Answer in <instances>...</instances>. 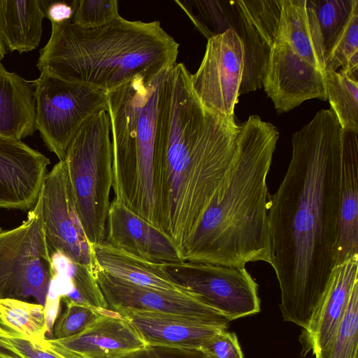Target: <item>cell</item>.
I'll use <instances>...</instances> for the list:
<instances>
[{"label": "cell", "mask_w": 358, "mask_h": 358, "mask_svg": "<svg viewBox=\"0 0 358 358\" xmlns=\"http://www.w3.org/2000/svg\"><path fill=\"white\" fill-rule=\"evenodd\" d=\"M244 67L242 41L231 29L208 39L198 70L191 74L192 89L210 111L235 118Z\"/></svg>", "instance_id": "obj_12"}, {"label": "cell", "mask_w": 358, "mask_h": 358, "mask_svg": "<svg viewBox=\"0 0 358 358\" xmlns=\"http://www.w3.org/2000/svg\"><path fill=\"white\" fill-rule=\"evenodd\" d=\"M34 86L36 130L48 150L64 160L82 126L96 113L106 111V92L47 74H40Z\"/></svg>", "instance_id": "obj_9"}, {"label": "cell", "mask_w": 358, "mask_h": 358, "mask_svg": "<svg viewBox=\"0 0 358 358\" xmlns=\"http://www.w3.org/2000/svg\"><path fill=\"white\" fill-rule=\"evenodd\" d=\"M358 284V258L334 267L324 294L301 336L303 354H315L334 337L347 310L351 294Z\"/></svg>", "instance_id": "obj_19"}, {"label": "cell", "mask_w": 358, "mask_h": 358, "mask_svg": "<svg viewBox=\"0 0 358 358\" xmlns=\"http://www.w3.org/2000/svg\"><path fill=\"white\" fill-rule=\"evenodd\" d=\"M51 0H0V33L6 48L19 54L35 50Z\"/></svg>", "instance_id": "obj_23"}, {"label": "cell", "mask_w": 358, "mask_h": 358, "mask_svg": "<svg viewBox=\"0 0 358 358\" xmlns=\"http://www.w3.org/2000/svg\"><path fill=\"white\" fill-rule=\"evenodd\" d=\"M6 54V48L0 33V62L4 58Z\"/></svg>", "instance_id": "obj_37"}, {"label": "cell", "mask_w": 358, "mask_h": 358, "mask_svg": "<svg viewBox=\"0 0 358 358\" xmlns=\"http://www.w3.org/2000/svg\"><path fill=\"white\" fill-rule=\"evenodd\" d=\"M358 284L351 294L345 313L330 341L314 354L315 358H358Z\"/></svg>", "instance_id": "obj_26"}, {"label": "cell", "mask_w": 358, "mask_h": 358, "mask_svg": "<svg viewBox=\"0 0 358 358\" xmlns=\"http://www.w3.org/2000/svg\"><path fill=\"white\" fill-rule=\"evenodd\" d=\"M51 24L36 64L41 74L107 92L176 63L179 44L158 21H130L120 15L92 28L71 20Z\"/></svg>", "instance_id": "obj_4"}, {"label": "cell", "mask_w": 358, "mask_h": 358, "mask_svg": "<svg viewBox=\"0 0 358 358\" xmlns=\"http://www.w3.org/2000/svg\"><path fill=\"white\" fill-rule=\"evenodd\" d=\"M163 268L229 321L260 311L258 285L245 268L182 262L164 263Z\"/></svg>", "instance_id": "obj_10"}, {"label": "cell", "mask_w": 358, "mask_h": 358, "mask_svg": "<svg viewBox=\"0 0 358 358\" xmlns=\"http://www.w3.org/2000/svg\"><path fill=\"white\" fill-rule=\"evenodd\" d=\"M307 3L316 14L327 54L345 27L358 0H307Z\"/></svg>", "instance_id": "obj_28"}, {"label": "cell", "mask_w": 358, "mask_h": 358, "mask_svg": "<svg viewBox=\"0 0 358 358\" xmlns=\"http://www.w3.org/2000/svg\"><path fill=\"white\" fill-rule=\"evenodd\" d=\"M175 2L207 39L227 30L228 1L176 0Z\"/></svg>", "instance_id": "obj_29"}, {"label": "cell", "mask_w": 358, "mask_h": 358, "mask_svg": "<svg viewBox=\"0 0 358 358\" xmlns=\"http://www.w3.org/2000/svg\"><path fill=\"white\" fill-rule=\"evenodd\" d=\"M127 358H207L199 350H180L157 347H146Z\"/></svg>", "instance_id": "obj_33"}, {"label": "cell", "mask_w": 358, "mask_h": 358, "mask_svg": "<svg viewBox=\"0 0 358 358\" xmlns=\"http://www.w3.org/2000/svg\"><path fill=\"white\" fill-rule=\"evenodd\" d=\"M340 67L358 74V5L326 54L324 75Z\"/></svg>", "instance_id": "obj_27"}, {"label": "cell", "mask_w": 358, "mask_h": 358, "mask_svg": "<svg viewBox=\"0 0 358 358\" xmlns=\"http://www.w3.org/2000/svg\"><path fill=\"white\" fill-rule=\"evenodd\" d=\"M358 258V134L345 131L340 174L335 266Z\"/></svg>", "instance_id": "obj_20"}, {"label": "cell", "mask_w": 358, "mask_h": 358, "mask_svg": "<svg viewBox=\"0 0 358 358\" xmlns=\"http://www.w3.org/2000/svg\"><path fill=\"white\" fill-rule=\"evenodd\" d=\"M75 8V0L68 3L64 1L51 0L46 11V17L51 23L60 24L71 20Z\"/></svg>", "instance_id": "obj_35"}, {"label": "cell", "mask_w": 358, "mask_h": 358, "mask_svg": "<svg viewBox=\"0 0 358 358\" xmlns=\"http://www.w3.org/2000/svg\"><path fill=\"white\" fill-rule=\"evenodd\" d=\"M281 6V0L228 1L227 29L234 31L244 48V67L239 95L262 87L277 36Z\"/></svg>", "instance_id": "obj_13"}, {"label": "cell", "mask_w": 358, "mask_h": 358, "mask_svg": "<svg viewBox=\"0 0 358 358\" xmlns=\"http://www.w3.org/2000/svg\"><path fill=\"white\" fill-rule=\"evenodd\" d=\"M277 36L262 81L278 113L305 101L327 100L325 48L316 14L307 0H281Z\"/></svg>", "instance_id": "obj_6"}, {"label": "cell", "mask_w": 358, "mask_h": 358, "mask_svg": "<svg viewBox=\"0 0 358 358\" xmlns=\"http://www.w3.org/2000/svg\"><path fill=\"white\" fill-rule=\"evenodd\" d=\"M358 74L341 69L324 75V86L332 110L342 128L358 134Z\"/></svg>", "instance_id": "obj_25"}, {"label": "cell", "mask_w": 358, "mask_h": 358, "mask_svg": "<svg viewBox=\"0 0 358 358\" xmlns=\"http://www.w3.org/2000/svg\"><path fill=\"white\" fill-rule=\"evenodd\" d=\"M120 16L117 0H75L71 22L85 28L106 24Z\"/></svg>", "instance_id": "obj_30"}, {"label": "cell", "mask_w": 358, "mask_h": 358, "mask_svg": "<svg viewBox=\"0 0 358 358\" xmlns=\"http://www.w3.org/2000/svg\"><path fill=\"white\" fill-rule=\"evenodd\" d=\"M171 69L135 78L106 92L114 198L159 229L153 181L155 138L159 96Z\"/></svg>", "instance_id": "obj_5"}, {"label": "cell", "mask_w": 358, "mask_h": 358, "mask_svg": "<svg viewBox=\"0 0 358 358\" xmlns=\"http://www.w3.org/2000/svg\"><path fill=\"white\" fill-rule=\"evenodd\" d=\"M111 310L134 327L147 347L199 350L221 331L228 329L185 315L127 308Z\"/></svg>", "instance_id": "obj_18"}, {"label": "cell", "mask_w": 358, "mask_h": 358, "mask_svg": "<svg viewBox=\"0 0 358 358\" xmlns=\"http://www.w3.org/2000/svg\"><path fill=\"white\" fill-rule=\"evenodd\" d=\"M207 358H244L236 334L221 331L199 349Z\"/></svg>", "instance_id": "obj_32"}, {"label": "cell", "mask_w": 358, "mask_h": 358, "mask_svg": "<svg viewBox=\"0 0 358 358\" xmlns=\"http://www.w3.org/2000/svg\"><path fill=\"white\" fill-rule=\"evenodd\" d=\"M146 347L134 327L110 309L103 310L81 332L47 343V348L61 358H127Z\"/></svg>", "instance_id": "obj_15"}, {"label": "cell", "mask_w": 358, "mask_h": 358, "mask_svg": "<svg viewBox=\"0 0 358 358\" xmlns=\"http://www.w3.org/2000/svg\"><path fill=\"white\" fill-rule=\"evenodd\" d=\"M0 316L3 323L21 334L35 347L47 349L48 327L43 306L20 299L0 300Z\"/></svg>", "instance_id": "obj_24"}, {"label": "cell", "mask_w": 358, "mask_h": 358, "mask_svg": "<svg viewBox=\"0 0 358 358\" xmlns=\"http://www.w3.org/2000/svg\"><path fill=\"white\" fill-rule=\"evenodd\" d=\"M106 110L80 129L66 153L69 178L80 221L90 244L106 242L113 188V152Z\"/></svg>", "instance_id": "obj_7"}, {"label": "cell", "mask_w": 358, "mask_h": 358, "mask_svg": "<svg viewBox=\"0 0 358 358\" xmlns=\"http://www.w3.org/2000/svg\"><path fill=\"white\" fill-rule=\"evenodd\" d=\"M64 303L66 305V310L56 322L52 338H65L81 332L92 323L103 310L73 301Z\"/></svg>", "instance_id": "obj_31"}, {"label": "cell", "mask_w": 358, "mask_h": 358, "mask_svg": "<svg viewBox=\"0 0 358 358\" xmlns=\"http://www.w3.org/2000/svg\"><path fill=\"white\" fill-rule=\"evenodd\" d=\"M106 243L153 262H184L177 245L167 234L115 198L109 208Z\"/></svg>", "instance_id": "obj_17"}, {"label": "cell", "mask_w": 358, "mask_h": 358, "mask_svg": "<svg viewBox=\"0 0 358 358\" xmlns=\"http://www.w3.org/2000/svg\"><path fill=\"white\" fill-rule=\"evenodd\" d=\"M11 330L0 316V358H21L8 339Z\"/></svg>", "instance_id": "obj_36"}, {"label": "cell", "mask_w": 358, "mask_h": 358, "mask_svg": "<svg viewBox=\"0 0 358 358\" xmlns=\"http://www.w3.org/2000/svg\"><path fill=\"white\" fill-rule=\"evenodd\" d=\"M90 247L98 269L117 279L150 289L192 292L168 276L163 268L164 263L136 257L116 249L106 242L90 244Z\"/></svg>", "instance_id": "obj_21"}, {"label": "cell", "mask_w": 358, "mask_h": 358, "mask_svg": "<svg viewBox=\"0 0 358 358\" xmlns=\"http://www.w3.org/2000/svg\"><path fill=\"white\" fill-rule=\"evenodd\" d=\"M34 81L0 70V136L22 141L36 131Z\"/></svg>", "instance_id": "obj_22"}, {"label": "cell", "mask_w": 358, "mask_h": 358, "mask_svg": "<svg viewBox=\"0 0 358 358\" xmlns=\"http://www.w3.org/2000/svg\"><path fill=\"white\" fill-rule=\"evenodd\" d=\"M52 277L39 192L21 224L8 230L0 228V300L31 296L45 306Z\"/></svg>", "instance_id": "obj_8"}, {"label": "cell", "mask_w": 358, "mask_h": 358, "mask_svg": "<svg viewBox=\"0 0 358 358\" xmlns=\"http://www.w3.org/2000/svg\"><path fill=\"white\" fill-rule=\"evenodd\" d=\"M345 130L331 108L294 133L287 172L267 213L283 320L308 327L335 267Z\"/></svg>", "instance_id": "obj_1"}, {"label": "cell", "mask_w": 358, "mask_h": 358, "mask_svg": "<svg viewBox=\"0 0 358 358\" xmlns=\"http://www.w3.org/2000/svg\"><path fill=\"white\" fill-rule=\"evenodd\" d=\"M94 278L110 310L127 308L185 315L228 329L230 321L208 306L194 293L164 291L134 285L98 268Z\"/></svg>", "instance_id": "obj_14"}, {"label": "cell", "mask_w": 358, "mask_h": 358, "mask_svg": "<svg viewBox=\"0 0 358 358\" xmlns=\"http://www.w3.org/2000/svg\"><path fill=\"white\" fill-rule=\"evenodd\" d=\"M279 138L277 128L250 115L239 125L227 178L182 254L184 262L245 268L271 252L267 176Z\"/></svg>", "instance_id": "obj_3"}, {"label": "cell", "mask_w": 358, "mask_h": 358, "mask_svg": "<svg viewBox=\"0 0 358 358\" xmlns=\"http://www.w3.org/2000/svg\"><path fill=\"white\" fill-rule=\"evenodd\" d=\"M5 69V67L3 66V64H1V62H0V70H2Z\"/></svg>", "instance_id": "obj_38"}, {"label": "cell", "mask_w": 358, "mask_h": 358, "mask_svg": "<svg viewBox=\"0 0 358 358\" xmlns=\"http://www.w3.org/2000/svg\"><path fill=\"white\" fill-rule=\"evenodd\" d=\"M238 131L235 118L201 103L191 73L176 63L159 99L153 181L160 229L182 257L227 178Z\"/></svg>", "instance_id": "obj_2"}, {"label": "cell", "mask_w": 358, "mask_h": 358, "mask_svg": "<svg viewBox=\"0 0 358 358\" xmlns=\"http://www.w3.org/2000/svg\"><path fill=\"white\" fill-rule=\"evenodd\" d=\"M8 339L21 358H61L48 348L42 350L35 347L17 331Z\"/></svg>", "instance_id": "obj_34"}, {"label": "cell", "mask_w": 358, "mask_h": 358, "mask_svg": "<svg viewBox=\"0 0 358 358\" xmlns=\"http://www.w3.org/2000/svg\"><path fill=\"white\" fill-rule=\"evenodd\" d=\"M50 164L22 141L0 136V208L31 209Z\"/></svg>", "instance_id": "obj_16"}, {"label": "cell", "mask_w": 358, "mask_h": 358, "mask_svg": "<svg viewBox=\"0 0 358 358\" xmlns=\"http://www.w3.org/2000/svg\"><path fill=\"white\" fill-rule=\"evenodd\" d=\"M40 194L47 247L93 274L98 266L76 211L65 160L59 161L43 181Z\"/></svg>", "instance_id": "obj_11"}]
</instances>
